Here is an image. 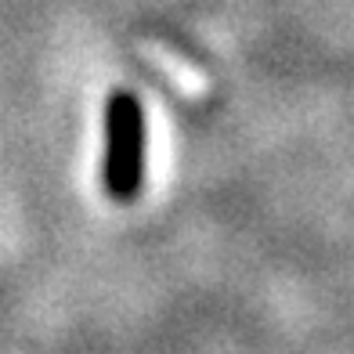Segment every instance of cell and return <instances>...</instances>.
I'll return each instance as SVG.
<instances>
[{"instance_id": "1", "label": "cell", "mask_w": 354, "mask_h": 354, "mask_svg": "<svg viewBox=\"0 0 354 354\" xmlns=\"http://www.w3.org/2000/svg\"><path fill=\"white\" fill-rule=\"evenodd\" d=\"M105 196L131 203L145 185V109L131 91H112L105 105Z\"/></svg>"}]
</instances>
